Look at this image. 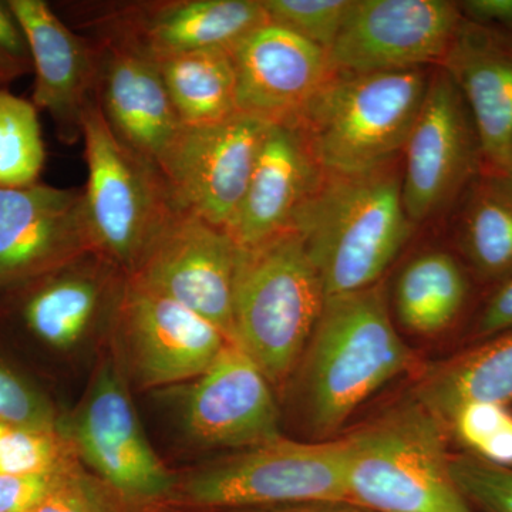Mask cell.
Listing matches in <instances>:
<instances>
[{"label": "cell", "instance_id": "obj_24", "mask_svg": "<svg viewBox=\"0 0 512 512\" xmlns=\"http://www.w3.org/2000/svg\"><path fill=\"white\" fill-rule=\"evenodd\" d=\"M156 64L184 126H207L241 113L231 50H201Z\"/></svg>", "mask_w": 512, "mask_h": 512}, {"label": "cell", "instance_id": "obj_5", "mask_svg": "<svg viewBox=\"0 0 512 512\" xmlns=\"http://www.w3.org/2000/svg\"><path fill=\"white\" fill-rule=\"evenodd\" d=\"M429 83L423 69L338 73L292 127L326 173L379 170L403 153Z\"/></svg>", "mask_w": 512, "mask_h": 512}, {"label": "cell", "instance_id": "obj_30", "mask_svg": "<svg viewBox=\"0 0 512 512\" xmlns=\"http://www.w3.org/2000/svg\"><path fill=\"white\" fill-rule=\"evenodd\" d=\"M268 20L329 52L352 0H261Z\"/></svg>", "mask_w": 512, "mask_h": 512}, {"label": "cell", "instance_id": "obj_11", "mask_svg": "<svg viewBox=\"0 0 512 512\" xmlns=\"http://www.w3.org/2000/svg\"><path fill=\"white\" fill-rule=\"evenodd\" d=\"M461 23L447 0H353L330 60L339 73L421 69L443 62Z\"/></svg>", "mask_w": 512, "mask_h": 512}, {"label": "cell", "instance_id": "obj_18", "mask_svg": "<svg viewBox=\"0 0 512 512\" xmlns=\"http://www.w3.org/2000/svg\"><path fill=\"white\" fill-rule=\"evenodd\" d=\"M28 37L35 87L32 103L46 111L66 144L82 137V120L94 100L99 50L77 35L45 0H9Z\"/></svg>", "mask_w": 512, "mask_h": 512}, {"label": "cell", "instance_id": "obj_32", "mask_svg": "<svg viewBox=\"0 0 512 512\" xmlns=\"http://www.w3.org/2000/svg\"><path fill=\"white\" fill-rule=\"evenodd\" d=\"M0 423L23 429L56 430L49 404L13 373L0 367Z\"/></svg>", "mask_w": 512, "mask_h": 512}, {"label": "cell", "instance_id": "obj_10", "mask_svg": "<svg viewBox=\"0 0 512 512\" xmlns=\"http://www.w3.org/2000/svg\"><path fill=\"white\" fill-rule=\"evenodd\" d=\"M403 153V204L413 225L443 211L480 173L484 157L476 126L443 69L430 79Z\"/></svg>", "mask_w": 512, "mask_h": 512}, {"label": "cell", "instance_id": "obj_25", "mask_svg": "<svg viewBox=\"0 0 512 512\" xmlns=\"http://www.w3.org/2000/svg\"><path fill=\"white\" fill-rule=\"evenodd\" d=\"M466 296V275L456 259L447 252L431 251L416 256L403 269L394 306L404 328L431 336L454 322Z\"/></svg>", "mask_w": 512, "mask_h": 512}, {"label": "cell", "instance_id": "obj_36", "mask_svg": "<svg viewBox=\"0 0 512 512\" xmlns=\"http://www.w3.org/2000/svg\"><path fill=\"white\" fill-rule=\"evenodd\" d=\"M467 22L483 28L512 29V0H467L458 3Z\"/></svg>", "mask_w": 512, "mask_h": 512}, {"label": "cell", "instance_id": "obj_37", "mask_svg": "<svg viewBox=\"0 0 512 512\" xmlns=\"http://www.w3.org/2000/svg\"><path fill=\"white\" fill-rule=\"evenodd\" d=\"M508 329H512V279L488 301L477 323L481 336L500 335Z\"/></svg>", "mask_w": 512, "mask_h": 512}, {"label": "cell", "instance_id": "obj_29", "mask_svg": "<svg viewBox=\"0 0 512 512\" xmlns=\"http://www.w3.org/2000/svg\"><path fill=\"white\" fill-rule=\"evenodd\" d=\"M448 426L474 456L512 468V414L501 404L473 402L453 414Z\"/></svg>", "mask_w": 512, "mask_h": 512}, {"label": "cell", "instance_id": "obj_9", "mask_svg": "<svg viewBox=\"0 0 512 512\" xmlns=\"http://www.w3.org/2000/svg\"><path fill=\"white\" fill-rule=\"evenodd\" d=\"M268 126L239 113L220 123L181 128L158 164L178 210L228 231Z\"/></svg>", "mask_w": 512, "mask_h": 512}, {"label": "cell", "instance_id": "obj_38", "mask_svg": "<svg viewBox=\"0 0 512 512\" xmlns=\"http://www.w3.org/2000/svg\"><path fill=\"white\" fill-rule=\"evenodd\" d=\"M194 512H372L349 501H326V503H308L282 505V507L249 508V510L231 511H194Z\"/></svg>", "mask_w": 512, "mask_h": 512}, {"label": "cell", "instance_id": "obj_26", "mask_svg": "<svg viewBox=\"0 0 512 512\" xmlns=\"http://www.w3.org/2000/svg\"><path fill=\"white\" fill-rule=\"evenodd\" d=\"M460 238L481 275H512V181L507 175L491 171L473 184L461 215Z\"/></svg>", "mask_w": 512, "mask_h": 512}, {"label": "cell", "instance_id": "obj_17", "mask_svg": "<svg viewBox=\"0 0 512 512\" xmlns=\"http://www.w3.org/2000/svg\"><path fill=\"white\" fill-rule=\"evenodd\" d=\"M272 384L237 340L195 379L184 404L188 434L208 447L244 448L279 439Z\"/></svg>", "mask_w": 512, "mask_h": 512}, {"label": "cell", "instance_id": "obj_7", "mask_svg": "<svg viewBox=\"0 0 512 512\" xmlns=\"http://www.w3.org/2000/svg\"><path fill=\"white\" fill-rule=\"evenodd\" d=\"M87 225L94 251L133 275L178 208L157 165L111 131L96 100L82 120Z\"/></svg>", "mask_w": 512, "mask_h": 512}, {"label": "cell", "instance_id": "obj_12", "mask_svg": "<svg viewBox=\"0 0 512 512\" xmlns=\"http://www.w3.org/2000/svg\"><path fill=\"white\" fill-rule=\"evenodd\" d=\"M239 255L227 231L178 210L128 279L187 306L235 340Z\"/></svg>", "mask_w": 512, "mask_h": 512}, {"label": "cell", "instance_id": "obj_15", "mask_svg": "<svg viewBox=\"0 0 512 512\" xmlns=\"http://www.w3.org/2000/svg\"><path fill=\"white\" fill-rule=\"evenodd\" d=\"M146 387L197 379L229 342L210 320L127 279L114 320Z\"/></svg>", "mask_w": 512, "mask_h": 512}, {"label": "cell", "instance_id": "obj_21", "mask_svg": "<svg viewBox=\"0 0 512 512\" xmlns=\"http://www.w3.org/2000/svg\"><path fill=\"white\" fill-rule=\"evenodd\" d=\"M322 174L298 128L269 124L228 234L238 247L252 248L291 228Z\"/></svg>", "mask_w": 512, "mask_h": 512}, {"label": "cell", "instance_id": "obj_34", "mask_svg": "<svg viewBox=\"0 0 512 512\" xmlns=\"http://www.w3.org/2000/svg\"><path fill=\"white\" fill-rule=\"evenodd\" d=\"M72 473L0 474V512H35Z\"/></svg>", "mask_w": 512, "mask_h": 512}, {"label": "cell", "instance_id": "obj_33", "mask_svg": "<svg viewBox=\"0 0 512 512\" xmlns=\"http://www.w3.org/2000/svg\"><path fill=\"white\" fill-rule=\"evenodd\" d=\"M29 73L33 63L28 37L9 0H0V89Z\"/></svg>", "mask_w": 512, "mask_h": 512}, {"label": "cell", "instance_id": "obj_35", "mask_svg": "<svg viewBox=\"0 0 512 512\" xmlns=\"http://www.w3.org/2000/svg\"><path fill=\"white\" fill-rule=\"evenodd\" d=\"M35 512H109L99 495L86 485L79 474L63 478L53 493Z\"/></svg>", "mask_w": 512, "mask_h": 512}, {"label": "cell", "instance_id": "obj_14", "mask_svg": "<svg viewBox=\"0 0 512 512\" xmlns=\"http://www.w3.org/2000/svg\"><path fill=\"white\" fill-rule=\"evenodd\" d=\"M94 251L84 191L36 184L0 188V289Z\"/></svg>", "mask_w": 512, "mask_h": 512}, {"label": "cell", "instance_id": "obj_20", "mask_svg": "<svg viewBox=\"0 0 512 512\" xmlns=\"http://www.w3.org/2000/svg\"><path fill=\"white\" fill-rule=\"evenodd\" d=\"M93 42L99 50L97 106L121 143L158 167L184 124L157 64L126 47Z\"/></svg>", "mask_w": 512, "mask_h": 512}, {"label": "cell", "instance_id": "obj_23", "mask_svg": "<svg viewBox=\"0 0 512 512\" xmlns=\"http://www.w3.org/2000/svg\"><path fill=\"white\" fill-rule=\"evenodd\" d=\"M473 352L421 373L413 396L446 426L467 403L512 402V329Z\"/></svg>", "mask_w": 512, "mask_h": 512}, {"label": "cell", "instance_id": "obj_8", "mask_svg": "<svg viewBox=\"0 0 512 512\" xmlns=\"http://www.w3.org/2000/svg\"><path fill=\"white\" fill-rule=\"evenodd\" d=\"M82 9L90 39L126 47L154 63L201 50H231L269 22L261 0L110 2Z\"/></svg>", "mask_w": 512, "mask_h": 512}, {"label": "cell", "instance_id": "obj_1", "mask_svg": "<svg viewBox=\"0 0 512 512\" xmlns=\"http://www.w3.org/2000/svg\"><path fill=\"white\" fill-rule=\"evenodd\" d=\"M413 227L402 177L386 165L362 174L323 171L289 229L301 237L330 298L376 285Z\"/></svg>", "mask_w": 512, "mask_h": 512}, {"label": "cell", "instance_id": "obj_27", "mask_svg": "<svg viewBox=\"0 0 512 512\" xmlns=\"http://www.w3.org/2000/svg\"><path fill=\"white\" fill-rule=\"evenodd\" d=\"M45 163V141L35 104L0 89V188L36 184Z\"/></svg>", "mask_w": 512, "mask_h": 512}, {"label": "cell", "instance_id": "obj_4", "mask_svg": "<svg viewBox=\"0 0 512 512\" xmlns=\"http://www.w3.org/2000/svg\"><path fill=\"white\" fill-rule=\"evenodd\" d=\"M326 299L322 279L293 229L241 248L235 340L272 386L284 384L301 362Z\"/></svg>", "mask_w": 512, "mask_h": 512}, {"label": "cell", "instance_id": "obj_13", "mask_svg": "<svg viewBox=\"0 0 512 512\" xmlns=\"http://www.w3.org/2000/svg\"><path fill=\"white\" fill-rule=\"evenodd\" d=\"M72 443L124 500L173 498L177 481L148 443L116 363H104L94 377L74 421Z\"/></svg>", "mask_w": 512, "mask_h": 512}, {"label": "cell", "instance_id": "obj_22", "mask_svg": "<svg viewBox=\"0 0 512 512\" xmlns=\"http://www.w3.org/2000/svg\"><path fill=\"white\" fill-rule=\"evenodd\" d=\"M441 63L466 101L485 163L503 174L512 154V43L463 19Z\"/></svg>", "mask_w": 512, "mask_h": 512}, {"label": "cell", "instance_id": "obj_31", "mask_svg": "<svg viewBox=\"0 0 512 512\" xmlns=\"http://www.w3.org/2000/svg\"><path fill=\"white\" fill-rule=\"evenodd\" d=\"M451 474L477 512H512V468L474 454L451 456Z\"/></svg>", "mask_w": 512, "mask_h": 512}, {"label": "cell", "instance_id": "obj_3", "mask_svg": "<svg viewBox=\"0 0 512 512\" xmlns=\"http://www.w3.org/2000/svg\"><path fill=\"white\" fill-rule=\"evenodd\" d=\"M446 427L412 394L345 436L349 503L372 512H477L451 474Z\"/></svg>", "mask_w": 512, "mask_h": 512}, {"label": "cell", "instance_id": "obj_28", "mask_svg": "<svg viewBox=\"0 0 512 512\" xmlns=\"http://www.w3.org/2000/svg\"><path fill=\"white\" fill-rule=\"evenodd\" d=\"M74 450L56 430L8 426L0 436V474L72 473Z\"/></svg>", "mask_w": 512, "mask_h": 512}, {"label": "cell", "instance_id": "obj_39", "mask_svg": "<svg viewBox=\"0 0 512 512\" xmlns=\"http://www.w3.org/2000/svg\"><path fill=\"white\" fill-rule=\"evenodd\" d=\"M503 174L507 175V177L510 178V180L512 181V154L510 160H508L507 165H505V170Z\"/></svg>", "mask_w": 512, "mask_h": 512}, {"label": "cell", "instance_id": "obj_6", "mask_svg": "<svg viewBox=\"0 0 512 512\" xmlns=\"http://www.w3.org/2000/svg\"><path fill=\"white\" fill-rule=\"evenodd\" d=\"M194 511L348 501L346 440L279 437L195 470L173 494Z\"/></svg>", "mask_w": 512, "mask_h": 512}, {"label": "cell", "instance_id": "obj_19", "mask_svg": "<svg viewBox=\"0 0 512 512\" xmlns=\"http://www.w3.org/2000/svg\"><path fill=\"white\" fill-rule=\"evenodd\" d=\"M127 275L96 251L20 284L26 328L53 348H72L101 316L119 311Z\"/></svg>", "mask_w": 512, "mask_h": 512}, {"label": "cell", "instance_id": "obj_16", "mask_svg": "<svg viewBox=\"0 0 512 512\" xmlns=\"http://www.w3.org/2000/svg\"><path fill=\"white\" fill-rule=\"evenodd\" d=\"M239 111L268 124L295 126L338 74L329 52L268 22L231 49Z\"/></svg>", "mask_w": 512, "mask_h": 512}, {"label": "cell", "instance_id": "obj_2", "mask_svg": "<svg viewBox=\"0 0 512 512\" xmlns=\"http://www.w3.org/2000/svg\"><path fill=\"white\" fill-rule=\"evenodd\" d=\"M302 360L306 417L323 440L377 390L417 366L416 355L394 328L379 282L326 299Z\"/></svg>", "mask_w": 512, "mask_h": 512}, {"label": "cell", "instance_id": "obj_40", "mask_svg": "<svg viewBox=\"0 0 512 512\" xmlns=\"http://www.w3.org/2000/svg\"><path fill=\"white\" fill-rule=\"evenodd\" d=\"M6 427L8 426H5V424L0 423V436H2L3 431H5Z\"/></svg>", "mask_w": 512, "mask_h": 512}]
</instances>
